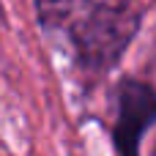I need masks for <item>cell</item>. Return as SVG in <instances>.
I'll return each instance as SVG.
<instances>
[{
  "label": "cell",
  "mask_w": 156,
  "mask_h": 156,
  "mask_svg": "<svg viewBox=\"0 0 156 156\" xmlns=\"http://www.w3.org/2000/svg\"><path fill=\"white\" fill-rule=\"evenodd\" d=\"M38 22L80 66L101 71L123 55L140 16L126 0H38Z\"/></svg>",
  "instance_id": "obj_1"
},
{
  "label": "cell",
  "mask_w": 156,
  "mask_h": 156,
  "mask_svg": "<svg viewBox=\"0 0 156 156\" xmlns=\"http://www.w3.org/2000/svg\"><path fill=\"white\" fill-rule=\"evenodd\" d=\"M154 156H156V154H154Z\"/></svg>",
  "instance_id": "obj_3"
},
{
  "label": "cell",
  "mask_w": 156,
  "mask_h": 156,
  "mask_svg": "<svg viewBox=\"0 0 156 156\" xmlns=\"http://www.w3.org/2000/svg\"><path fill=\"white\" fill-rule=\"evenodd\" d=\"M156 115V101L154 96L134 82H126L123 93H121V115H118V143L123 148V154H132L143 126Z\"/></svg>",
  "instance_id": "obj_2"
}]
</instances>
